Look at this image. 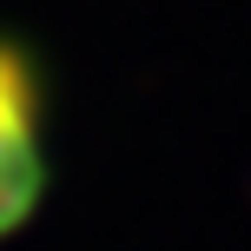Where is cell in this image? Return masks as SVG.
I'll return each instance as SVG.
<instances>
[{
	"label": "cell",
	"mask_w": 251,
	"mask_h": 251,
	"mask_svg": "<svg viewBox=\"0 0 251 251\" xmlns=\"http://www.w3.org/2000/svg\"><path fill=\"white\" fill-rule=\"evenodd\" d=\"M47 185V146H40V79L13 40H0V238L26 225Z\"/></svg>",
	"instance_id": "obj_1"
}]
</instances>
